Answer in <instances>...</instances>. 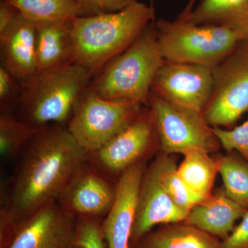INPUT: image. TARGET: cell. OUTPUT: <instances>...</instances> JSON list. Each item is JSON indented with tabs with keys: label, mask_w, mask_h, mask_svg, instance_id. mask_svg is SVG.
<instances>
[{
	"label": "cell",
	"mask_w": 248,
	"mask_h": 248,
	"mask_svg": "<svg viewBox=\"0 0 248 248\" xmlns=\"http://www.w3.org/2000/svg\"><path fill=\"white\" fill-rule=\"evenodd\" d=\"M87 162V154L66 125L39 129L23 150L1 205L19 224L42 207L57 202L67 184Z\"/></svg>",
	"instance_id": "6da1fadb"
},
{
	"label": "cell",
	"mask_w": 248,
	"mask_h": 248,
	"mask_svg": "<svg viewBox=\"0 0 248 248\" xmlns=\"http://www.w3.org/2000/svg\"><path fill=\"white\" fill-rule=\"evenodd\" d=\"M153 22L154 8L139 1L117 12L73 18V63L93 75L99 73L133 45Z\"/></svg>",
	"instance_id": "7a4b0ae2"
},
{
	"label": "cell",
	"mask_w": 248,
	"mask_h": 248,
	"mask_svg": "<svg viewBox=\"0 0 248 248\" xmlns=\"http://www.w3.org/2000/svg\"><path fill=\"white\" fill-rule=\"evenodd\" d=\"M164 62L153 22L101 70L89 87L104 99H124L148 107L152 86Z\"/></svg>",
	"instance_id": "3957f363"
},
{
	"label": "cell",
	"mask_w": 248,
	"mask_h": 248,
	"mask_svg": "<svg viewBox=\"0 0 248 248\" xmlns=\"http://www.w3.org/2000/svg\"><path fill=\"white\" fill-rule=\"evenodd\" d=\"M93 76L76 63L37 73L21 86L18 117L37 129L66 125Z\"/></svg>",
	"instance_id": "277c9868"
},
{
	"label": "cell",
	"mask_w": 248,
	"mask_h": 248,
	"mask_svg": "<svg viewBox=\"0 0 248 248\" xmlns=\"http://www.w3.org/2000/svg\"><path fill=\"white\" fill-rule=\"evenodd\" d=\"M160 50L166 61L193 63L213 69L245 40L218 26L197 24L179 15L174 20L155 22Z\"/></svg>",
	"instance_id": "5b68a950"
},
{
	"label": "cell",
	"mask_w": 248,
	"mask_h": 248,
	"mask_svg": "<svg viewBox=\"0 0 248 248\" xmlns=\"http://www.w3.org/2000/svg\"><path fill=\"white\" fill-rule=\"evenodd\" d=\"M143 108L132 101L104 99L88 86L80 96L66 127L88 155L126 128Z\"/></svg>",
	"instance_id": "8992f818"
},
{
	"label": "cell",
	"mask_w": 248,
	"mask_h": 248,
	"mask_svg": "<svg viewBox=\"0 0 248 248\" xmlns=\"http://www.w3.org/2000/svg\"><path fill=\"white\" fill-rule=\"evenodd\" d=\"M148 107L161 153L184 155L203 151L213 154L221 148L203 112L175 105L152 93Z\"/></svg>",
	"instance_id": "52a82bcc"
},
{
	"label": "cell",
	"mask_w": 248,
	"mask_h": 248,
	"mask_svg": "<svg viewBox=\"0 0 248 248\" xmlns=\"http://www.w3.org/2000/svg\"><path fill=\"white\" fill-rule=\"evenodd\" d=\"M213 93L203 114L212 127H229L248 111V40L213 69Z\"/></svg>",
	"instance_id": "ba28073f"
},
{
	"label": "cell",
	"mask_w": 248,
	"mask_h": 248,
	"mask_svg": "<svg viewBox=\"0 0 248 248\" xmlns=\"http://www.w3.org/2000/svg\"><path fill=\"white\" fill-rule=\"evenodd\" d=\"M158 146L154 120L149 107H144L138 117L97 151L87 155L91 166L117 182L126 170L146 161Z\"/></svg>",
	"instance_id": "9c48e42d"
},
{
	"label": "cell",
	"mask_w": 248,
	"mask_h": 248,
	"mask_svg": "<svg viewBox=\"0 0 248 248\" xmlns=\"http://www.w3.org/2000/svg\"><path fill=\"white\" fill-rule=\"evenodd\" d=\"M213 85L211 68L164 60L151 93L175 105L203 112L211 97Z\"/></svg>",
	"instance_id": "30bf717a"
},
{
	"label": "cell",
	"mask_w": 248,
	"mask_h": 248,
	"mask_svg": "<svg viewBox=\"0 0 248 248\" xmlns=\"http://www.w3.org/2000/svg\"><path fill=\"white\" fill-rule=\"evenodd\" d=\"M116 184L87 161L73 176L57 202L77 218L104 219L115 201Z\"/></svg>",
	"instance_id": "8fae6325"
},
{
	"label": "cell",
	"mask_w": 248,
	"mask_h": 248,
	"mask_svg": "<svg viewBox=\"0 0 248 248\" xmlns=\"http://www.w3.org/2000/svg\"><path fill=\"white\" fill-rule=\"evenodd\" d=\"M77 217L51 202L18 226L9 248H75Z\"/></svg>",
	"instance_id": "7c38bea8"
},
{
	"label": "cell",
	"mask_w": 248,
	"mask_h": 248,
	"mask_svg": "<svg viewBox=\"0 0 248 248\" xmlns=\"http://www.w3.org/2000/svg\"><path fill=\"white\" fill-rule=\"evenodd\" d=\"M146 169V161H142L126 170L117 179L115 201L102 221L107 248H131L139 193Z\"/></svg>",
	"instance_id": "4fadbf2b"
},
{
	"label": "cell",
	"mask_w": 248,
	"mask_h": 248,
	"mask_svg": "<svg viewBox=\"0 0 248 248\" xmlns=\"http://www.w3.org/2000/svg\"><path fill=\"white\" fill-rule=\"evenodd\" d=\"M187 215L168 195L151 164L146 168L140 186L130 241L131 248L154 227L184 221Z\"/></svg>",
	"instance_id": "5bb4252c"
},
{
	"label": "cell",
	"mask_w": 248,
	"mask_h": 248,
	"mask_svg": "<svg viewBox=\"0 0 248 248\" xmlns=\"http://www.w3.org/2000/svg\"><path fill=\"white\" fill-rule=\"evenodd\" d=\"M36 22L19 13L0 31L1 66L21 86L37 74L35 53Z\"/></svg>",
	"instance_id": "9a60e30c"
},
{
	"label": "cell",
	"mask_w": 248,
	"mask_h": 248,
	"mask_svg": "<svg viewBox=\"0 0 248 248\" xmlns=\"http://www.w3.org/2000/svg\"><path fill=\"white\" fill-rule=\"evenodd\" d=\"M74 52L71 19L36 23L37 73L74 63Z\"/></svg>",
	"instance_id": "2e32d148"
},
{
	"label": "cell",
	"mask_w": 248,
	"mask_h": 248,
	"mask_svg": "<svg viewBox=\"0 0 248 248\" xmlns=\"http://www.w3.org/2000/svg\"><path fill=\"white\" fill-rule=\"evenodd\" d=\"M248 210L231 200L223 189H217L191 209L184 222L223 241Z\"/></svg>",
	"instance_id": "e0dca14e"
},
{
	"label": "cell",
	"mask_w": 248,
	"mask_h": 248,
	"mask_svg": "<svg viewBox=\"0 0 248 248\" xmlns=\"http://www.w3.org/2000/svg\"><path fill=\"white\" fill-rule=\"evenodd\" d=\"M183 16L197 24L227 28L248 40V0H200Z\"/></svg>",
	"instance_id": "ac0fdd59"
},
{
	"label": "cell",
	"mask_w": 248,
	"mask_h": 248,
	"mask_svg": "<svg viewBox=\"0 0 248 248\" xmlns=\"http://www.w3.org/2000/svg\"><path fill=\"white\" fill-rule=\"evenodd\" d=\"M221 241L186 222L161 225L132 248H220Z\"/></svg>",
	"instance_id": "d6986e66"
},
{
	"label": "cell",
	"mask_w": 248,
	"mask_h": 248,
	"mask_svg": "<svg viewBox=\"0 0 248 248\" xmlns=\"http://www.w3.org/2000/svg\"><path fill=\"white\" fill-rule=\"evenodd\" d=\"M177 167L178 174L191 191L202 200L213 195L215 179L218 173V162L208 153L191 152L184 155Z\"/></svg>",
	"instance_id": "ffe728a7"
},
{
	"label": "cell",
	"mask_w": 248,
	"mask_h": 248,
	"mask_svg": "<svg viewBox=\"0 0 248 248\" xmlns=\"http://www.w3.org/2000/svg\"><path fill=\"white\" fill-rule=\"evenodd\" d=\"M152 165L168 195L186 215L195 205L203 200L183 182L178 174L175 159L171 155L160 153Z\"/></svg>",
	"instance_id": "44dd1931"
},
{
	"label": "cell",
	"mask_w": 248,
	"mask_h": 248,
	"mask_svg": "<svg viewBox=\"0 0 248 248\" xmlns=\"http://www.w3.org/2000/svg\"><path fill=\"white\" fill-rule=\"evenodd\" d=\"M39 129L21 120L15 112H1L0 155L3 162L17 161L19 155Z\"/></svg>",
	"instance_id": "7402d4cb"
},
{
	"label": "cell",
	"mask_w": 248,
	"mask_h": 248,
	"mask_svg": "<svg viewBox=\"0 0 248 248\" xmlns=\"http://www.w3.org/2000/svg\"><path fill=\"white\" fill-rule=\"evenodd\" d=\"M36 23L82 17L78 0H5Z\"/></svg>",
	"instance_id": "603a6c76"
},
{
	"label": "cell",
	"mask_w": 248,
	"mask_h": 248,
	"mask_svg": "<svg viewBox=\"0 0 248 248\" xmlns=\"http://www.w3.org/2000/svg\"><path fill=\"white\" fill-rule=\"evenodd\" d=\"M225 193L235 203L248 210V161L233 154L216 156Z\"/></svg>",
	"instance_id": "cb8c5ba5"
},
{
	"label": "cell",
	"mask_w": 248,
	"mask_h": 248,
	"mask_svg": "<svg viewBox=\"0 0 248 248\" xmlns=\"http://www.w3.org/2000/svg\"><path fill=\"white\" fill-rule=\"evenodd\" d=\"M102 221L93 217H78L75 248H107Z\"/></svg>",
	"instance_id": "d4e9b609"
},
{
	"label": "cell",
	"mask_w": 248,
	"mask_h": 248,
	"mask_svg": "<svg viewBox=\"0 0 248 248\" xmlns=\"http://www.w3.org/2000/svg\"><path fill=\"white\" fill-rule=\"evenodd\" d=\"M213 130L222 148L228 153L236 151L248 161V120L232 130L213 127Z\"/></svg>",
	"instance_id": "484cf974"
},
{
	"label": "cell",
	"mask_w": 248,
	"mask_h": 248,
	"mask_svg": "<svg viewBox=\"0 0 248 248\" xmlns=\"http://www.w3.org/2000/svg\"><path fill=\"white\" fill-rule=\"evenodd\" d=\"M22 87L4 66H0V108L1 112H15L20 99Z\"/></svg>",
	"instance_id": "4316f807"
},
{
	"label": "cell",
	"mask_w": 248,
	"mask_h": 248,
	"mask_svg": "<svg viewBox=\"0 0 248 248\" xmlns=\"http://www.w3.org/2000/svg\"><path fill=\"white\" fill-rule=\"evenodd\" d=\"M138 1L139 0H78L83 16L117 12Z\"/></svg>",
	"instance_id": "83f0119b"
},
{
	"label": "cell",
	"mask_w": 248,
	"mask_h": 248,
	"mask_svg": "<svg viewBox=\"0 0 248 248\" xmlns=\"http://www.w3.org/2000/svg\"><path fill=\"white\" fill-rule=\"evenodd\" d=\"M19 224L9 208L1 205L0 210V248H9L17 233Z\"/></svg>",
	"instance_id": "f1b7e54d"
},
{
	"label": "cell",
	"mask_w": 248,
	"mask_h": 248,
	"mask_svg": "<svg viewBox=\"0 0 248 248\" xmlns=\"http://www.w3.org/2000/svg\"><path fill=\"white\" fill-rule=\"evenodd\" d=\"M220 248H248V210L231 234L221 241Z\"/></svg>",
	"instance_id": "f546056e"
},
{
	"label": "cell",
	"mask_w": 248,
	"mask_h": 248,
	"mask_svg": "<svg viewBox=\"0 0 248 248\" xmlns=\"http://www.w3.org/2000/svg\"><path fill=\"white\" fill-rule=\"evenodd\" d=\"M19 11L5 0L0 1V31H2L12 22Z\"/></svg>",
	"instance_id": "4dcf8cb0"
},
{
	"label": "cell",
	"mask_w": 248,
	"mask_h": 248,
	"mask_svg": "<svg viewBox=\"0 0 248 248\" xmlns=\"http://www.w3.org/2000/svg\"><path fill=\"white\" fill-rule=\"evenodd\" d=\"M197 0H189L187 6H186L185 9H184V11H183L181 14L185 15V16L190 14L191 11H192V9L195 7V3L197 2Z\"/></svg>",
	"instance_id": "1f68e13d"
},
{
	"label": "cell",
	"mask_w": 248,
	"mask_h": 248,
	"mask_svg": "<svg viewBox=\"0 0 248 248\" xmlns=\"http://www.w3.org/2000/svg\"><path fill=\"white\" fill-rule=\"evenodd\" d=\"M152 1H153V0H152Z\"/></svg>",
	"instance_id": "d6a6232c"
}]
</instances>
